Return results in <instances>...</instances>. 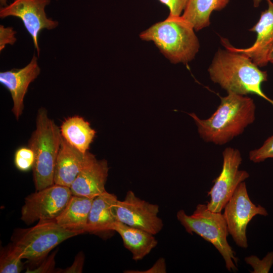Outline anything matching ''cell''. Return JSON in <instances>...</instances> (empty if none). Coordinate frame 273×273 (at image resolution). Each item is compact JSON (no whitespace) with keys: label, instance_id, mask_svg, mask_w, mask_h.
<instances>
[{"label":"cell","instance_id":"7402d4cb","mask_svg":"<svg viewBox=\"0 0 273 273\" xmlns=\"http://www.w3.org/2000/svg\"><path fill=\"white\" fill-rule=\"evenodd\" d=\"M34 154L29 147H21L17 149L14 155V164L21 171L32 169L34 163Z\"/></svg>","mask_w":273,"mask_h":273},{"label":"cell","instance_id":"30bf717a","mask_svg":"<svg viewBox=\"0 0 273 273\" xmlns=\"http://www.w3.org/2000/svg\"><path fill=\"white\" fill-rule=\"evenodd\" d=\"M51 0H14L12 3L0 9V18L9 16L20 19L26 30L31 35L34 48L39 56L40 49L38 36L44 29L52 30L59 25L58 21L48 18L45 8Z\"/></svg>","mask_w":273,"mask_h":273},{"label":"cell","instance_id":"ffe728a7","mask_svg":"<svg viewBox=\"0 0 273 273\" xmlns=\"http://www.w3.org/2000/svg\"><path fill=\"white\" fill-rule=\"evenodd\" d=\"M229 0H189L181 15L196 31L209 26L210 17L214 11L224 8Z\"/></svg>","mask_w":273,"mask_h":273},{"label":"cell","instance_id":"277c9868","mask_svg":"<svg viewBox=\"0 0 273 273\" xmlns=\"http://www.w3.org/2000/svg\"><path fill=\"white\" fill-rule=\"evenodd\" d=\"M61 140L60 128L49 117L45 108L39 109L36 128L28 142V147L34 154L32 170L36 191L54 184L55 167Z\"/></svg>","mask_w":273,"mask_h":273},{"label":"cell","instance_id":"5bb4252c","mask_svg":"<svg viewBox=\"0 0 273 273\" xmlns=\"http://www.w3.org/2000/svg\"><path fill=\"white\" fill-rule=\"evenodd\" d=\"M40 69L33 55L30 62L21 69L0 73V82L9 91L13 102L12 112L18 120L24 109V99L29 84L39 75Z\"/></svg>","mask_w":273,"mask_h":273},{"label":"cell","instance_id":"9a60e30c","mask_svg":"<svg viewBox=\"0 0 273 273\" xmlns=\"http://www.w3.org/2000/svg\"><path fill=\"white\" fill-rule=\"evenodd\" d=\"M86 153L80 152L62 136L55 167L54 184L70 188L83 165Z\"/></svg>","mask_w":273,"mask_h":273},{"label":"cell","instance_id":"4316f807","mask_svg":"<svg viewBox=\"0 0 273 273\" xmlns=\"http://www.w3.org/2000/svg\"><path fill=\"white\" fill-rule=\"evenodd\" d=\"M56 251L54 252L51 255L46 257L43 262L37 267L33 269L28 268L26 272L43 273L50 272L54 270L55 265V257Z\"/></svg>","mask_w":273,"mask_h":273},{"label":"cell","instance_id":"5b68a950","mask_svg":"<svg viewBox=\"0 0 273 273\" xmlns=\"http://www.w3.org/2000/svg\"><path fill=\"white\" fill-rule=\"evenodd\" d=\"M176 217L188 233L197 234L215 247L222 256L228 271H237L235 264L238 259L227 241L229 233L223 214L211 211L206 204H200L192 215L180 210Z\"/></svg>","mask_w":273,"mask_h":273},{"label":"cell","instance_id":"8992f818","mask_svg":"<svg viewBox=\"0 0 273 273\" xmlns=\"http://www.w3.org/2000/svg\"><path fill=\"white\" fill-rule=\"evenodd\" d=\"M13 244L22 259L37 262L43 260L63 241L82 234L60 226L56 219L39 221L34 226L19 230Z\"/></svg>","mask_w":273,"mask_h":273},{"label":"cell","instance_id":"4fadbf2b","mask_svg":"<svg viewBox=\"0 0 273 273\" xmlns=\"http://www.w3.org/2000/svg\"><path fill=\"white\" fill-rule=\"evenodd\" d=\"M107 161L97 160L87 151L83 165L70 187L72 195L94 199L106 191L108 175Z\"/></svg>","mask_w":273,"mask_h":273},{"label":"cell","instance_id":"ac0fdd59","mask_svg":"<svg viewBox=\"0 0 273 273\" xmlns=\"http://www.w3.org/2000/svg\"><path fill=\"white\" fill-rule=\"evenodd\" d=\"M93 199L72 195L64 209L56 218V221L65 229L85 233Z\"/></svg>","mask_w":273,"mask_h":273},{"label":"cell","instance_id":"9c48e42d","mask_svg":"<svg viewBox=\"0 0 273 273\" xmlns=\"http://www.w3.org/2000/svg\"><path fill=\"white\" fill-rule=\"evenodd\" d=\"M224 209L223 215L229 233L237 246L246 248L248 247L246 236L248 224L257 215L267 216V210L251 201L244 181L239 185Z\"/></svg>","mask_w":273,"mask_h":273},{"label":"cell","instance_id":"1f68e13d","mask_svg":"<svg viewBox=\"0 0 273 273\" xmlns=\"http://www.w3.org/2000/svg\"><path fill=\"white\" fill-rule=\"evenodd\" d=\"M1 7H5L8 5L7 0H0Z\"/></svg>","mask_w":273,"mask_h":273},{"label":"cell","instance_id":"d6986e66","mask_svg":"<svg viewBox=\"0 0 273 273\" xmlns=\"http://www.w3.org/2000/svg\"><path fill=\"white\" fill-rule=\"evenodd\" d=\"M60 131L68 144L82 153L88 151L96 133L87 121L77 115L66 118L60 126Z\"/></svg>","mask_w":273,"mask_h":273},{"label":"cell","instance_id":"44dd1931","mask_svg":"<svg viewBox=\"0 0 273 273\" xmlns=\"http://www.w3.org/2000/svg\"><path fill=\"white\" fill-rule=\"evenodd\" d=\"M21 256L12 245L3 251L0 259L1 273H19L22 269Z\"/></svg>","mask_w":273,"mask_h":273},{"label":"cell","instance_id":"83f0119b","mask_svg":"<svg viewBox=\"0 0 273 273\" xmlns=\"http://www.w3.org/2000/svg\"><path fill=\"white\" fill-rule=\"evenodd\" d=\"M84 262V255L79 253L76 257L72 265L61 271L65 273L81 272Z\"/></svg>","mask_w":273,"mask_h":273},{"label":"cell","instance_id":"ba28073f","mask_svg":"<svg viewBox=\"0 0 273 273\" xmlns=\"http://www.w3.org/2000/svg\"><path fill=\"white\" fill-rule=\"evenodd\" d=\"M222 157L221 171L208 192L210 200L207 203V207L214 212H221L239 185L249 177L247 171L239 169L242 161L239 150L226 148L222 152Z\"/></svg>","mask_w":273,"mask_h":273},{"label":"cell","instance_id":"7c38bea8","mask_svg":"<svg viewBox=\"0 0 273 273\" xmlns=\"http://www.w3.org/2000/svg\"><path fill=\"white\" fill-rule=\"evenodd\" d=\"M266 1L267 9L261 13L259 20L250 29L257 34L256 40L251 47L237 48L232 46L226 38L221 39L225 48L244 54L259 67L268 64L269 56L273 48V2L271 0Z\"/></svg>","mask_w":273,"mask_h":273},{"label":"cell","instance_id":"52a82bcc","mask_svg":"<svg viewBox=\"0 0 273 273\" xmlns=\"http://www.w3.org/2000/svg\"><path fill=\"white\" fill-rule=\"evenodd\" d=\"M72 195L69 187L55 184L36 191L25 198L21 219L27 224L37 221L56 219Z\"/></svg>","mask_w":273,"mask_h":273},{"label":"cell","instance_id":"e0dca14e","mask_svg":"<svg viewBox=\"0 0 273 273\" xmlns=\"http://www.w3.org/2000/svg\"><path fill=\"white\" fill-rule=\"evenodd\" d=\"M111 231L120 235L125 247L131 253L132 259L135 261L149 254L158 243L152 234L117 220L113 224Z\"/></svg>","mask_w":273,"mask_h":273},{"label":"cell","instance_id":"d4e9b609","mask_svg":"<svg viewBox=\"0 0 273 273\" xmlns=\"http://www.w3.org/2000/svg\"><path fill=\"white\" fill-rule=\"evenodd\" d=\"M158 1L168 8L170 15L180 16L183 13L189 0Z\"/></svg>","mask_w":273,"mask_h":273},{"label":"cell","instance_id":"cb8c5ba5","mask_svg":"<svg viewBox=\"0 0 273 273\" xmlns=\"http://www.w3.org/2000/svg\"><path fill=\"white\" fill-rule=\"evenodd\" d=\"M245 261L253 268L252 273L268 272L273 264V252L268 253L261 260L256 256L251 255L246 257Z\"/></svg>","mask_w":273,"mask_h":273},{"label":"cell","instance_id":"484cf974","mask_svg":"<svg viewBox=\"0 0 273 273\" xmlns=\"http://www.w3.org/2000/svg\"><path fill=\"white\" fill-rule=\"evenodd\" d=\"M16 31L13 27H5L0 25V51H2L7 44L13 45L16 42L17 38L15 36Z\"/></svg>","mask_w":273,"mask_h":273},{"label":"cell","instance_id":"8fae6325","mask_svg":"<svg viewBox=\"0 0 273 273\" xmlns=\"http://www.w3.org/2000/svg\"><path fill=\"white\" fill-rule=\"evenodd\" d=\"M159 206L136 197L128 191L124 199L117 200L115 213L117 221L141 229L155 235L160 232L163 223L158 216Z\"/></svg>","mask_w":273,"mask_h":273},{"label":"cell","instance_id":"3957f363","mask_svg":"<svg viewBox=\"0 0 273 273\" xmlns=\"http://www.w3.org/2000/svg\"><path fill=\"white\" fill-rule=\"evenodd\" d=\"M194 30L181 16L169 15L142 32L140 37L153 41L171 63L186 64L194 59L200 48Z\"/></svg>","mask_w":273,"mask_h":273},{"label":"cell","instance_id":"6da1fadb","mask_svg":"<svg viewBox=\"0 0 273 273\" xmlns=\"http://www.w3.org/2000/svg\"><path fill=\"white\" fill-rule=\"evenodd\" d=\"M220 100L216 111L206 119H200L194 113L189 114L200 136L217 145H223L242 134L255 119L256 105L252 98L230 93Z\"/></svg>","mask_w":273,"mask_h":273},{"label":"cell","instance_id":"4dcf8cb0","mask_svg":"<svg viewBox=\"0 0 273 273\" xmlns=\"http://www.w3.org/2000/svg\"><path fill=\"white\" fill-rule=\"evenodd\" d=\"M262 0H253V6L254 7H258L259 6Z\"/></svg>","mask_w":273,"mask_h":273},{"label":"cell","instance_id":"f1b7e54d","mask_svg":"<svg viewBox=\"0 0 273 273\" xmlns=\"http://www.w3.org/2000/svg\"><path fill=\"white\" fill-rule=\"evenodd\" d=\"M145 272H166L165 260L160 258L150 269Z\"/></svg>","mask_w":273,"mask_h":273},{"label":"cell","instance_id":"f546056e","mask_svg":"<svg viewBox=\"0 0 273 273\" xmlns=\"http://www.w3.org/2000/svg\"><path fill=\"white\" fill-rule=\"evenodd\" d=\"M268 60L269 63H270L273 65V48L270 51Z\"/></svg>","mask_w":273,"mask_h":273},{"label":"cell","instance_id":"7a4b0ae2","mask_svg":"<svg viewBox=\"0 0 273 273\" xmlns=\"http://www.w3.org/2000/svg\"><path fill=\"white\" fill-rule=\"evenodd\" d=\"M225 48L216 52L208 69L211 80L228 93L255 94L273 106V100L261 89V84L267 80V72L244 54Z\"/></svg>","mask_w":273,"mask_h":273},{"label":"cell","instance_id":"603a6c76","mask_svg":"<svg viewBox=\"0 0 273 273\" xmlns=\"http://www.w3.org/2000/svg\"><path fill=\"white\" fill-rule=\"evenodd\" d=\"M249 159L254 163H259L268 158H273V135L269 137L259 148L249 152Z\"/></svg>","mask_w":273,"mask_h":273},{"label":"cell","instance_id":"2e32d148","mask_svg":"<svg viewBox=\"0 0 273 273\" xmlns=\"http://www.w3.org/2000/svg\"><path fill=\"white\" fill-rule=\"evenodd\" d=\"M116 195L106 191L93 199L88 214L85 232L97 233L111 231L117 221L115 205Z\"/></svg>","mask_w":273,"mask_h":273}]
</instances>
